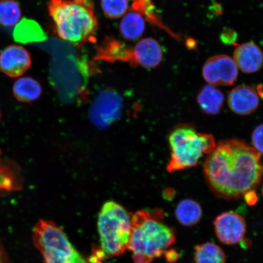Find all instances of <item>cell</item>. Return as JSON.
I'll list each match as a JSON object with an SVG mask.
<instances>
[{
    "label": "cell",
    "mask_w": 263,
    "mask_h": 263,
    "mask_svg": "<svg viewBox=\"0 0 263 263\" xmlns=\"http://www.w3.org/2000/svg\"><path fill=\"white\" fill-rule=\"evenodd\" d=\"M261 154L238 140L222 141L203 164L210 189L216 196L236 199L254 191L262 176Z\"/></svg>",
    "instance_id": "1"
},
{
    "label": "cell",
    "mask_w": 263,
    "mask_h": 263,
    "mask_svg": "<svg viewBox=\"0 0 263 263\" xmlns=\"http://www.w3.org/2000/svg\"><path fill=\"white\" fill-rule=\"evenodd\" d=\"M163 215L161 210H139L132 216L128 249L134 263L152 262L175 242V233L163 222Z\"/></svg>",
    "instance_id": "2"
},
{
    "label": "cell",
    "mask_w": 263,
    "mask_h": 263,
    "mask_svg": "<svg viewBox=\"0 0 263 263\" xmlns=\"http://www.w3.org/2000/svg\"><path fill=\"white\" fill-rule=\"evenodd\" d=\"M48 9L59 37L77 47L97 42L98 21L92 0H49Z\"/></svg>",
    "instance_id": "3"
},
{
    "label": "cell",
    "mask_w": 263,
    "mask_h": 263,
    "mask_svg": "<svg viewBox=\"0 0 263 263\" xmlns=\"http://www.w3.org/2000/svg\"><path fill=\"white\" fill-rule=\"evenodd\" d=\"M171 159L167 170L172 173L197 165L203 154H210L216 144L211 135L198 133L188 124L177 126L170 134Z\"/></svg>",
    "instance_id": "4"
},
{
    "label": "cell",
    "mask_w": 263,
    "mask_h": 263,
    "mask_svg": "<svg viewBox=\"0 0 263 263\" xmlns=\"http://www.w3.org/2000/svg\"><path fill=\"white\" fill-rule=\"evenodd\" d=\"M98 228L103 254L119 256L126 251L131 224L123 206L113 201L105 203L99 214Z\"/></svg>",
    "instance_id": "5"
},
{
    "label": "cell",
    "mask_w": 263,
    "mask_h": 263,
    "mask_svg": "<svg viewBox=\"0 0 263 263\" xmlns=\"http://www.w3.org/2000/svg\"><path fill=\"white\" fill-rule=\"evenodd\" d=\"M34 244L46 263H89L72 246L55 223L40 220L33 232Z\"/></svg>",
    "instance_id": "6"
},
{
    "label": "cell",
    "mask_w": 263,
    "mask_h": 263,
    "mask_svg": "<svg viewBox=\"0 0 263 263\" xmlns=\"http://www.w3.org/2000/svg\"><path fill=\"white\" fill-rule=\"evenodd\" d=\"M123 101L117 91L110 88L101 90L88 110V117L95 126L107 129L118 120L122 112Z\"/></svg>",
    "instance_id": "7"
},
{
    "label": "cell",
    "mask_w": 263,
    "mask_h": 263,
    "mask_svg": "<svg viewBox=\"0 0 263 263\" xmlns=\"http://www.w3.org/2000/svg\"><path fill=\"white\" fill-rule=\"evenodd\" d=\"M205 80L213 85H230L236 81L238 68L233 59L227 55H217L205 62L202 69Z\"/></svg>",
    "instance_id": "8"
},
{
    "label": "cell",
    "mask_w": 263,
    "mask_h": 263,
    "mask_svg": "<svg viewBox=\"0 0 263 263\" xmlns=\"http://www.w3.org/2000/svg\"><path fill=\"white\" fill-rule=\"evenodd\" d=\"M213 224L216 235L223 244L237 245L245 238L246 222L245 218L237 213L229 211L220 214Z\"/></svg>",
    "instance_id": "9"
},
{
    "label": "cell",
    "mask_w": 263,
    "mask_h": 263,
    "mask_svg": "<svg viewBox=\"0 0 263 263\" xmlns=\"http://www.w3.org/2000/svg\"><path fill=\"white\" fill-rule=\"evenodd\" d=\"M31 54L22 46H8L0 53V70L11 78L21 77L31 67Z\"/></svg>",
    "instance_id": "10"
},
{
    "label": "cell",
    "mask_w": 263,
    "mask_h": 263,
    "mask_svg": "<svg viewBox=\"0 0 263 263\" xmlns=\"http://www.w3.org/2000/svg\"><path fill=\"white\" fill-rule=\"evenodd\" d=\"M163 58V51L159 43L153 39H144L133 48V67L140 65L145 68H155Z\"/></svg>",
    "instance_id": "11"
},
{
    "label": "cell",
    "mask_w": 263,
    "mask_h": 263,
    "mask_svg": "<svg viewBox=\"0 0 263 263\" xmlns=\"http://www.w3.org/2000/svg\"><path fill=\"white\" fill-rule=\"evenodd\" d=\"M94 59L109 63L122 61L129 62L130 64L133 60V48L112 36H106L98 45Z\"/></svg>",
    "instance_id": "12"
},
{
    "label": "cell",
    "mask_w": 263,
    "mask_h": 263,
    "mask_svg": "<svg viewBox=\"0 0 263 263\" xmlns=\"http://www.w3.org/2000/svg\"><path fill=\"white\" fill-rule=\"evenodd\" d=\"M259 103L257 91L249 85H242L233 89L229 95V106L233 112L248 115L255 111Z\"/></svg>",
    "instance_id": "13"
},
{
    "label": "cell",
    "mask_w": 263,
    "mask_h": 263,
    "mask_svg": "<svg viewBox=\"0 0 263 263\" xmlns=\"http://www.w3.org/2000/svg\"><path fill=\"white\" fill-rule=\"evenodd\" d=\"M233 61L238 68L244 73H254L262 67V51L254 42L246 43L236 48Z\"/></svg>",
    "instance_id": "14"
},
{
    "label": "cell",
    "mask_w": 263,
    "mask_h": 263,
    "mask_svg": "<svg viewBox=\"0 0 263 263\" xmlns=\"http://www.w3.org/2000/svg\"><path fill=\"white\" fill-rule=\"evenodd\" d=\"M144 15L137 10L132 8L124 16L120 24V31L126 40L134 41L143 34L145 29Z\"/></svg>",
    "instance_id": "15"
},
{
    "label": "cell",
    "mask_w": 263,
    "mask_h": 263,
    "mask_svg": "<svg viewBox=\"0 0 263 263\" xmlns=\"http://www.w3.org/2000/svg\"><path fill=\"white\" fill-rule=\"evenodd\" d=\"M13 37L16 42L22 44L44 41L47 39L41 26L34 21L26 18H23L16 25Z\"/></svg>",
    "instance_id": "16"
},
{
    "label": "cell",
    "mask_w": 263,
    "mask_h": 263,
    "mask_svg": "<svg viewBox=\"0 0 263 263\" xmlns=\"http://www.w3.org/2000/svg\"><path fill=\"white\" fill-rule=\"evenodd\" d=\"M197 103L205 113L216 115L221 111L224 96L221 90L213 85H208L200 90L197 97Z\"/></svg>",
    "instance_id": "17"
},
{
    "label": "cell",
    "mask_w": 263,
    "mask_h": 263,
    "mask_svg": "<svg viewBox=\"0 0 263 263\" xmlns=\"http://www.w3.org/2000/svg\"><path fill=\"white\" fill-rule=\"evenodd\" d=\"M175 215L177 221L186 227L197 224L202 219L203 211L201 206L195 200L186 199L177 204Z\"/></svg>",
    "instance_id": "18"
},
{
    "label": "cell",
    "mask_w": 263,
    "mask_h": 263,
    "mask_svg": "<svg viewBox=\"0 0 263 263\" xmlns=\"http://www.w3.org/2000/svg\"><path fill=\"white\" fill-rule=\"evenodd\" d=\"M42 92L41 84L29 77L18 79L13 87L15 97L23 103H31L37 100L41 97Z\"/></svg>",
    "instance_id": "19"
},
{
    "label": "cell",
    "mask_w": 263,
    "mask_h": 263,
    "mask_svg": "<svg viewBox=\"0 0 263 263\" xmlns=\"http://www.w3.org/2000/svg\"><path fill=\"white\" fill-rule=\"evenodd\" d=\"M195 263H226V256L221 247L213 242H205L195 248Z\"/></svg>",
    "instance_id": "20"
},
{
    "label": "cell",
    "mask_w": 263,
    "mask_h": 263,
    "mask_svg": "<svg viewBox=\"0 0 263 263\" xmlns=\"http://www.w3.org/2000/svg\"><path fill=\"white\" fill-rule=\"evenodd\" d=\"M22 11L15 0H0V25L10 27L18 24Z\"/></svg>",
    "instance_id": "21"
},
{
    "label": "cell",
    "mask_w": 263,
    "mask_h": 263,
    "mask_svg": "<svg viewBox=\"0 0 263 263\" xmlns=\"http://www.w3.org/2000/svg\"><path fill=\"white\" fill-rule=\"evenodd\" d=\"M101 7L108 18L117 19L126 14L129 2L128 0H101Z\"/></svg>",
    "instance_id": "22"
},
{
    "label": "cell",
    "mask_w": 263,
    "mask_h": 263,
    "mask_svg": "<svg viewBox=\"0 0 263 263\" xmlns=\"http://www.w3.org/2000/svg\"><path fill=\"white\" fill-rule=\"evenodd\" d=\"M14 180L5 168L0 166V191L14 189Z\"/></svg>",
    "instance_id": "23"
},
{
    "label": "cell",
    "mask_w": 263,
    "mask_h": 263,
    "mask_svg": "<svg viewBox=\"0 0 263 263\" xmlns=\"http://www.w3.org/2000/svg\"><path fill=\"white\" fill-rule=\"evenodd\" d=\"M252 141L254 149L260 154L262 153V125H259L253 132Z\"/></svg>",
    "instance_id": "24"
},
{
    "label": "cell",
    "mask_w": 263,
    "mask_h": 263,
    "mask_svg": "<svg viewBox=\"0 0 263 263\" xmlns=\"http://www.w3.org/2000/svg\"><path fill=\"white\" fill-rule=\"evenodd\" d=\"M236 34L232 29H227L223 31L221 35V39L226 44H231L236 40Z\"/></svg>",
    "instance_id": "25"
},
{
    "label": "cell",
    "mask_w": 263,
    "mask_h": 263,
    "mask_svg": "<svg viewBox=\"0 0 263 263\" xmlns=\"http://www.w3.org/2000/svg\"><path fill=\"white\" fill-rule=\"evenodd\" d=\"M243 197H245L246 201L250 205H254L257 201V196L254 191L246 193Z\"/></svg>",
    "instance_id": "26"
},
{
    "label": "cell",
    "mask_w": 263,
    "mask_h": 263,
    "mask_svg": "<svg viewBox=\"0 0 263 263\" xmlns=\"http://www.w3.org/2000/svg\"><path fill=\"white\" fill-rule=\"evenodd\" d=\"M177 258H178V256H177V254L176 251H170L167 253V259L170 262H175Z\"/></svg>",
    "instance_id": "27"
},
{
    "label": "cell",
    "mask_w": 263,
    "mask_h": 263,
    "mask_svg": "<svg viewBox=\"0 0 263 263\" xmlns=\"http://www.w3.org/2000/svg\"><path fill=\"white\" fill-rule=\"evenodd\" d=\"M0 263H9L7 256L1 245H0Z\"/></svg>",
    "instance_id": "28"
},
{
    "label": "cell",
    "mask_w": 263,
    "mask_h": 263,
    "mask_svg": "<svg viewBox=\"0 0 263 263\" xmlns=\"http://www.w3.org/2000/svg\"><path fill=\"white\" fill-rule=\"evenodd\" d=\"M0 121H1V113H0Z\"/></svg>",
    "instance_id": "29"
}]
</instances>
